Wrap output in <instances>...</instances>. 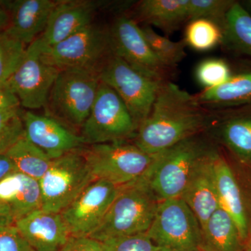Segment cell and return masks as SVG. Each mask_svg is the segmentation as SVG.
<instances>
[{"mask_svg":"<svg viewBox=\"0 0 251 251\" xmlns=\"http://www.w3.org/2000/svg\"><path fill=\"white\" fill-rule=\"evenodd\" d=\"M210 115L205 107L179 86H160L151 112L139 126L134 145L148 154H158L196 135Z\"/></svg>","mask_w":251,"mask_h":251,"instance_id":"cell-1","label":"cell"},{"mask_svg":"<svg viewBox=\"0 0 251 251\" xmlns=\"http://www.w3.org/2000/svg\"><path fill=\"white\" fill-rule=\"evenodd\" d=\"M159 202L145 176L119 186L118 193L106 215L90 237L103 242L112 238L145 233Z\"/></svg>","mask_w":251,"mask_h":251,"instance_id":"cell-2","label":"cell"},{"mask_svg":"<svg viewBox=\"0 0 251 251\" xmlns=\"http://www.w3.org/2000/svg\"><path fill=\"white\" fill-rule=\"evenodd\" d=\"M82 153L96 179L118 186L146 176L156 158L125 141L90 145Z\"/></svg>","mask_w":251,"mask_h":251,"instance_id":"cell-3","label":"cell"},{"mask_svg":"<svg viewBox=\"0 0 251 251\" xmlns=\"http://www.w3.org/2000/svg\"><path fill=\"white\" fill-rule=\"evenodd\" d=\"M99 74L87 71H61L45 106L51 117L82 127L90 115L97 98Z\"/></svg>","mask_w":251,"mask_h":251,"instance_id":"cell-4","label":"cell"},{"mask_svg":"<svg viewBox=\"0 0 251 251\" xmlns=\"http://www.w3.org/2000/svg\"><path fill=\"white\" fill-rule=\"evenodd\" d=\"M42 47L46 59L60 72L87 71L98 74L112 52L109 29L94 23L55 45L46 47L42 44Z\"/></svg>","mask_w":251,"mask_h":251,"instance_id":"cell-5","label":"cell"},{"mask_svg":"<svg viewBox=\"0 0 251 251\" xmlns=\"http://www.w3.org/2000/svg\"><path fill=\"white\" fill-rule=\"evenodd\" d=\"M95 179L80 150L52 160L49 170L39 180L41 209L62 212Z\"/></svg>","mask_w":251,"mask_h":251,"instance_id":"cell-6","label":"cell"},{"mask_svg":"<svg viewBox=\"0 0 251 251\" xmlns=\"http://www.w3.org/2000/svg\"><path fill=\"white\" fill-rule=\"evenodd\" d=\"M98 74L100 82L120 96L138 128L150 115L163 82L140 74L112 52L102 64Z\"/></svg>","mask_w":251,"mask_h":251,"instance_id":"cell-7","label":"cell"},{"mask_svg":"<svg viewBox=\"0 0 251 251\" xmlns=\"http://www.w3.org/2000/svg\"><path fill=\"white\" fill-rule=\"evenodd\" d=\"M85 145L125 141L138 130L126 105L111 87L100 82L90 115L82 125Z\"/></svg>","mask_w":251,"mask_h":251,"instance_id":"cell-8","label":"cell"},{"mask_svg":"<svg viewBox=\"0 0 251 251\" xmlns=\"http://www.w3.org/2000/svg\"><path fill=\"white\" fill-rule=\"evenodd\" d=\"M146 234L158 247L173 251H200L201 225L181 198L159 202Z\"/></svg>","mask_w":251,"mask_h":251,"instance_id":"cell-9","label":"cell"},{"mask_svg":"<svg viewBox=\"0 0 251 251\" xmlns=\"http://www.w3.org/2000/svg\"><path fill=\"white\" fill-rule=\"evenodd\" d=\"M204 154L190 139L156 155L145 177L158 201L181 198L196 163Z\"/></svg>","mask_w":251,"mask_h":251,"instance_id":"cell-10","label":"cell"},{"mask_svg":"<svg viewBox=\"0 0 251 251\" xmlns=\"http://www.w3.org/2000/svg\"><path fill=\"white\" fill-rule=\"evenodd\" d=\"M59 72L46 59L38 38L27 46L21 65L7 82L21 106L36 110L45 108Z\"/></svg>","mask_w":251,"mask_h":251,"instance_id":"cell-11","label":"cell"},{"mask_svg":"<svg viewBox=\"0 0 251 251\" xmlns=\"http://www.w3.org/2000/svg\"><path fill=\"white\" fill-rule=\"evenodd\" d=\"M112 52L145 76L166 82L172 69L153 53L134 20L123 15L114 21L109 29Z\"/></svg>","mask_w":251,"mask_h":251,"instance_id":"cell-12","label":"cell"},{"mask_svg":"<svg viewBox=\"0 0 251 251\" xmlns=\"http://www.w3.org/2000/svg\"><path fill=\"white\" fill-rule=\"evenodd\" d=\"M119 186L94 180L61 212L71 236L90 237L98 228L115 201Z\"/></svg>","mask_w":251,"mask_h":251,"instance_id":"cell-13","label":"cell"},{"mask_svg":"<svg viewBox=\"0 0 251 251\" xmlns=\"http://www.w3.org/2000/svg\"><path fill=\"white\" fill-rule=\"evenodd\" d=\"M21 119L25 137L52 159L79 151L85 145L80 135L67 129L53 117L26 111Z\"/></svg>","mask_w":251,"mask_h":251,"instance_id":"cell-14","label":"cell"},{"mask_svg":"<svg viewBox=\"0 0 251 251\" xmlns=\"http://www.w3.org/2000/svg\"><path fill=\"white\" fill-rule=\"evenodd\" d=\"M100 4L89 0L57 1L45 31L39 38L49 47L92 24Z\"/></svg>","mask_w":251,"mask_h":251,"instance_id":"cell-15","label":"cell"},{"mask_svg":"<svg viewBox=\"0 0 251 251\" xmlns=\"http://www.w3.org/2000/svg\"><path fill=\"white\" fill-rule=\"evenodd\" d=\"M14 224L34 251H61L71 237L61 213L41 209Z\"/></svg>","mask_w":251,"mask_h":251,"instance_id":"cell-16","label":"cell"},{"mask_svg":"<svg viewBox=\"0 0 251 251\" xmlns=\"http://www.w3.org/2000/svg\"><path fill=\"white\" fill-rule=\"evenodd\" d=\"M52 0H16L4 1L9 14L8 34L26 46L40 37L57 5Z\"/></svg>","mask_w":251,"mask_h":251,"instance_id":"cell-17","label":"cell"},{"mask_svg":"<svg viewBox=\"0 0 251 251\" xmlns=\"http://www.w3.org/2000/svg\"><path fill=\"white\" fill-rule=\"evenodd\" d=\"M181 198L203 228L211 216L220 208L212 153H204L198 160Z\"/></svg>","mask_w":251,"mask_h":251,"instance_id":"cell-18","label":"cell"},{"mask_svg":"<svg viewBox=\"0 0 251 251\" xmlns=\"http://www.w3.org/2000/svg\"><path fill=\"white\" fill-rule=\"evenodd\" d=\"M212 162L220 207L233 220L247 249L251 228L242 191L227 161L218 153H212Z\"/></svg>","mask_w":251,"mask_h":251,"instance_id":"cell-19","label":"cell"},{"mask_svg":"<svg viewBox=\"0 0 251 251\" xmlns=\"http://www.w3.org/2000/svg\"><path fill=\"white\" fill-rule=\"evenodd\" d=\"M0 202L9 208L14 223L42 207L39 180L16 171L0 181Z\"/></svg>","mask_w":251,"mask_h":251,"instance_id":"cell-20","label":"cell"},{"mask_svg":"<svg viewBox=\"0 0 251 251\" xmlns=\"http://www.w3.org/2000/svg\"><path fill=\"white\" fill-rule=\"evenodd\" d=\"M136 13L146 25L169 33L190 21V0H143L138 3Z\"/></svg>","mask_w":251,"mask_h":251,"instance_id":"cell-21","label":"cell"},{"mask_svg":"<svg viewBox=\"0 0 251 251\" xmlns=\"http://www.w3.org/2000/svg\"><path fill=\"white\" fill-rule=\"evenodd\" d=\"M201 234L200 251H247L235 223L221 207L201 229Z\"/></svg>","mask_w":251,"mask_h":251,"instance_id":"cell-22","label":"cell"},{"mask_svg":"<svg viewBox=\"0 0 251 251\" xmlns=\"http://www.w3.org/2000/svg\"><path fill=\"white\" fill-rule=\"evenodd\" d=\"M202 106H231L251 101V72L232 76L222 85L195 96Z\"/></svg>","mask_w":251,"mask_h":251,"instance_id":"cell-23","label":"cell"},{"mask_svg":"<svg viewBox=\"0 0 251 251\" xmlns=\"http://www.w3.org/2000/svg\"><path fill=\"white\" fill-rule=\"evenodd\" d=\"M5 154L13 162L16 171L36 180L45 175L53 160L29 142L24 134Z\"/></svg>","mask_w":251,"mask_h":251,"instance_id":"cell-24","label":"cell"},{"mask_svg":"<svg viewBox=\"0 0 251 251\" xmlns=\"http://www.w3.org/2000/svg\"><path fill=\"white\" fill-rule=\"evenodd\" d=\"M223 32L225 42L251 57V14L242 4L234 2L230 6L225 18Z\"/></svg>","mask_w":251,"mask_h":251,"instance_id":"cell-25","label":"cell"},{"mask_svg":"<svg viewBox=\"0 0 251 251\" xmlns=\"http://www.w3.org/2000/svg\"><path fill=\"white\" fill-rule=\"evenodd\" d=\"M186 46L198 52H206L215 49L224 41L221 26L205 18H198L188 23L185 31Z\"/></svg>","mask_w":251,"mask_h":251,"instance_id":"cell-26","label":"cell"},{"mask_svg":"<svg viewBox=\"0 0 251 251\" xmlns=\"http://www.w3.org/2000/svg\"><path fill=\"white\" fill-rule=\"evenodd\" d=\"M223 138L243 161L251 165V117H239L225 124Z\"/></svg>","mask_w":251,"mask_h":251,"instance_id":"cell-27","label":"cell"},{"mask_svg":"<svg viewBox=\"0 0 251 251\" xmlns=\"http://www.w3.org/2000/svg\"><path fill=\"white\" fill-rule=\"evenodd\" d=\"M145 40L158 59L173 70L186 56L184 41H175L158 34L151 26L140 27Z\"/></svg>","mask_w":251,"mask_h":251,"instance_id":"cell-28","label":"cell"},{"mask_svg":"<svg viewBox=\"0 0 251 251\" xmlns=\"http://www.w3.org/2000/svg\"><path fill=\"white\" fill-rule=\"evenodd\" d=\"M27 46L8 34H0V82H6L21 65Z\"/></svg>","mask_w":251,"mask_h":251,"instance_id":"cell-29","label":"cell"},{"mask_svg":"<svg viewBox=\"0 0 251 251\" xmlns=\"http://www.w3.org/2000/svg\"><path fill=\"white\" fill-rule=\"evenodd\" d=\"M232 76L230 68L224 59H204L198 64L196 69V80L204 87V90L222 85Z\"/></svg>","mask_w":251,"mask_h":251,"instance_id":"cell-30","label":"cell"},{"mask_svg":"<svg viewBox=\"0 0 251 251\" xmlns=\"http://www.w3.org/2000/svg\"><path fill=\"white\" fill-rule=\"evenodd\" d=\"M234 1L227 0H190V21L205 18L223 29L226 14Z\"/></svg>","mask_w":251,"mask_h":251,"instance_id":"cell-31","label":"cell"},{"mask_svg":"<svg viewBox=\"0 0 251 251\" xmlns=\"http://www.w3.org/2000/svg\"><path fill=\"white\" fill-rule=\"evenodd\" d=\"M101 242L105 251H157L156 247L145 233L123 236Z\"/></svg>","mask_w":251,"mask_h":251,"instance_id":"cell-32","label":"cell"},{"mask_svg":"<svg viewBox=\"0 0 251 251\" xmlns=\"http://www.w3.org/2000/svg\"><path fill=\"white\" fill-rule=\"evenodd\" d=\"M0 251H34L14 224L0 223Z\"/></svg>","mask_w":251,"mask_h":251,"instance_id":"cell-33","label":"cell"},{"mask_svg":"<svg viewBox=\"0 0 251 251\" xmlns=\"http://www.w3.org/2000/svg\"><path fill=\"white\" fill-rule=\"evenodd\" d=\"M61 251H105L101 242L90 237L71 236Z\"/></svg>","mask_w":251,"mask_h":251,"instance_id":"cell-34","label":"cell"},{"mask_svg":"<svg viewBox=\"0 0 251 251\" xmlns=\"http://www.w3.org/2000/svg\"><path fill=\"white\" fill-rule=\"evenodd\" d=\"M24 134L22 119H19L9 128L0 133V154L5 153Z\"/></svg>","mask_w":251,"mask_h":251,"instance_id":"cell-35","label":"cell"},{"mask_svg":"<svg viewBox=\"0 0 251 251\" xmlns=\"http://www.w3.org/2000/svg\"><path fill=\"white\" fill-rule=\"evenodd\" d=\"M19 100L6 82H0V109L19 108Z\"/></svg>","mask_w":251,"mask_h":251,"instance_id":"cell-36","label":"cell"},{"mask_svg":"<svg viewBox=\"0 0 251 251\" xmlns=\"http://www.w3.org/2000/svg\"><path fill=\"white\" fill-rule=\"evenodd\" d=\"M21 108L0 109V133L9 128L21 118Z\"/></svg>","mask_w":251,"mask_h":251,"instance_id":"cell-37","label":"cell"},{"mask_svg":"<svg viewBox=\"0 0 251 251\" xmlns=\"http://www.w3.org/2000/svg\"><path fill=\"white\" fill-rule=\"evenodd\" d=\"M16 167L5 153L0 154V181L8 175L16 172Z\"/></svg>","mask_w":251,"mask_h":251,"instance_id":"cell-38","label":"cell"},{"mask_svg":"<svg viewBox=\"0 0 251 251\" xmlns=\"http://www.w3.org/2000/svg\"><path fill=\"white\" fill-rule=\"evenodd\" d=\"M9 24V14L3 3L0 2V34L4 32Z\"/></svg>","mask_w":251,"mask_h":251,"instance_id":"cell-39","label":"cell"},{"mask_svg":"<svg viewBox=\"0 0 251 251\" xmlns=\"http://www.w3.org/2000/svg\"><path fill=\"white\" fill-rule=\"evenodd\" d=\"M0 223L14 224V219L11 215L9 208L1 202H0Z\"/></svg>","mask_w":251,"mask_h":251,"instance_id":"cell-40","label":"cell"},{"mask_svg":"<svg viewBox=\"0 0 251 251\" xmlns=\"http://www.w3.org/2000/svg\"><path fill=\"white\" fill-rule=\"evenodd\" d=\"M248 246H249V250H247V251H251V231L250 232V237H249V244H248Z\"/></svg>","mask_w":251,"mask_h":251,"instance_id":"cell-41","label":"cell"},{"mask_svg":"<svg viewBox=\"0 0 251 251\" xmlns=\"http://www.w3.org/2000/svg\"><path fill=\"white\" fill-rule=\"evenodd\" d=\"M157 251H173L170 250V249H163V248H160L159 249H158Z\"/></svg>","mask_w":251,"mask_h":251,"instance_id":"cell-42","label":"cell"},{"mask_svg":"<svg viewBox=\"0 0 251 251\" xmlns=\"http://www.w3.org/2000/svg\"><path fill=\"white\" fill-rule=\"evenodd\" d=\"M247 4H248V7H249V9H250V11L251 12V0H250V1H247Z\"/></svg>","mask_w":251,"mask_h":251,"instance_id":"cell-43","label":"cell"},{"mask_svg":"<svg viewBox=\"0 0 251 251\" xmlns=\"http://www.w3.org/2000/svg\"></svg>","mask_w":251,"mask_h":251,"instance_id":"cell-44","label":"cell"}]
</instances>
